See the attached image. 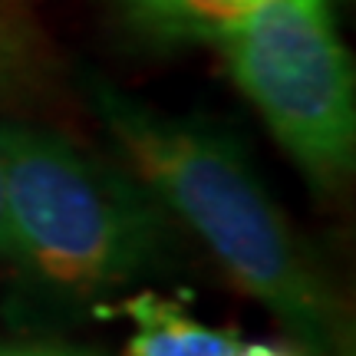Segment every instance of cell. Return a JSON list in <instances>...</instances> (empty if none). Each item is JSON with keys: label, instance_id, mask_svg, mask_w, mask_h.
<instances>
[{"label": "cell", "instance_id": "1", "mask_svg": "<svg viewBox=\"0 0 356 356\" xmlns=\"http://www.w3.org/2000/svg\"><path fill=\"white\" fill-rule=\"evenodd\" d=\"M92 109L168 218L270 310L304 356H353V323L327 270L297 238L251 155L228 129L175 115L96 79Z\"/></svg>", "mask_w": 356, "mask_h": 356}, {"label": "cell", "instance_id": "2", "mask_svg": "<svg viewBox=\"0 0 356 356\" xmlns=\"http://www.w3.org/2000/svg\"><path fill=\"white\" fill-rule=\"evenodd\" d=\"M10 261L47 300L86 304L168 261V211L139 178L26 122L0 126Z\"/></svg>", "mask_w": 356, "mask_h": 356}, {"label": "cell", "instance_id": "3", "mask_svg": "<svg viewBox=\"0 0 356 356\" xmlns=\"http://www.w3.org/2000/svg\"><path fill=\"white\" fill-rule=\"evenodd\" d=\"M238 89L317 188L356 159V76L330 0H257L215 33Z\"/></svg>", "mask_w": 356, "mask_h": 356}, {"label": "cell", "instance_id": "4", "mask_svg": "<svg viewBox=\"0 0 356 356\" xmlns=\"http://www.w3.org/2000/svg\"><path fill=\"white\" fill-rule=\"evenodd\" d=\"M122 314L136 327L126 340V356H234L241 346L234 330L208 327L181 304L152 291L129 297Z\"/></svg>", "mask_w": 356, "mask_h": 356}, {"label": "cell", "instance_id": "5", "mask_svg": "<svg viewBox=\"0 0 356 356\" xmlns=\"http://www.w3.org/2000/svg\"><path fill=\"white\" fill-rule=\"evenodd\" d=\"M257 0H119V10L136 33L155 43L215 40L225 24Z\"/></svg>", "mask_w": 356, "mask_h": 356}, {"label": "cell", "instance_id": "6", "mask_svg": "<svg viewBox=\"0 0 356 356\" xmlns=\"http://www.w3.org/2000/svg\"><path fill=\"white\" fill-rule=\"evenodd\" d=\"M37 63V40L17 0H0V92L24 83Z\"/></svg>", "mask_w": 356, "mask_h": 356}, {"label": "cell", "instance_id": "7", "mask_svg": "<svg viewBox=\"0 0 356 356\" xmlns=\"http://www.w3.org/2000/svg\"><path fill=\"white\" fill-rule=\"evenodd\" d=\"M0 356H102L86 346H70V343H0Z\"/></svg>", "mask_w": 356, "mask_h": 356}, {"label": "cell", "instance_id": "8", "mask_svg": "<svg viewBox=\"0 0 356 356\" xmlns=\"http://www.w3.org/2000/svg\"><path fill=\"white\" fill-rule=\"evenodd\" d=\"M10 254V231H7V195H3V162H0V261Z\"/></svg>", "mask_w": 356, "mask_h": 356}, {"label": "cell", "instance_id": "9", "mask_svg": "<svg viewBox=\"0 0 356 356\" xmlns=\"http://www.w3.org/2000/svg\"><path fill=\"white\" fill-rule=\"evenodd\" d=\"M234 356H304V353H293L287 346H274V343H241Z\"/></svg>", "mask_w": 356, "mask_h": 356}]
</instances>
